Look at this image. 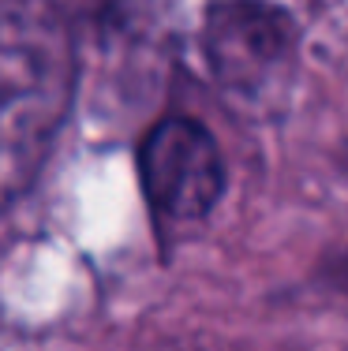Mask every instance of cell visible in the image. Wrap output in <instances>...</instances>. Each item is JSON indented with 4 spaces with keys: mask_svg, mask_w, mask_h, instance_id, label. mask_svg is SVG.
Returning a JSON list of instances; mask_svg holds the SVG:
<instances>
[{
    "mask_svg": "<svg viewBox=\"0 0 348 351\" xmlns=\"http://www.w3.org/2000/svg\"><path fill=\"white\" fill-rule=\"evenodd\" d=\"M210 75L240 101H270L292 82L300 34L270 0H210L202 19Z\"/></svg>",
    "mask_w": 348,
    "mask_h": 351,
    "instance_id": "7a4b0ae2",
    "label": "cell"
},
{
    "mask_svg": "<svg viewBox=\"0 0 348 351\" xmlns=\"http://www.w3.org/2000/svg\"><path fill=\"white\" fill-rule=\"evenodd\" d=\"M4 187L8 198L34 180L49 142L64 128L71 105V45L64 23L45 0H8L4 15Z\"/></svg>",
    "mask_w": 348,
    "mask_h": 351,
    "instance_id": "6da1fadb",
    "label": "cell"
},
{
    "mask_svg": "<svg viewBox=\"0 0 348 351\" xmlns=\"http://www.w3.org/2000/svg\"><path fill=\"white\" fill-rule=\"evenodd\" d=\"M146 198L172 221H202L225 195V161L213 135L195 120L165 116L139 146Z\"/></svg>",
    "mask_w": 348,
    "mask_h": 351,
    "instance_id": "3957f363",
    "label": "cell"
}]
</instances>
